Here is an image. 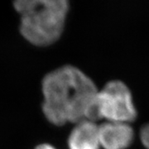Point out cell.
Instances as JSON below:
<instances>
[{"instance_id":"52a82bcc","label":"cell","mask_w":149,"mask_h":149,"mask_svg":"<svg viewBox=\"0 0 149 149\" xmlns=\"http://www.w3.org/2000/svg\"><path fill=\"white\" fill-rule=\"evenodd\" d=\"M35 149H56V148H54L52 145H51V144L42 143V144L38 145L37 147H36V148Z\"/></svg>"},{"instance_id":"7a4b0ae2","label":"cell","mask_w":149,"mask_h":149,"mask_svg":"<svg viewBox=\"0 0 149 149\" xmlns=\"http://www.w3.org/2000/svg\"><path fill=\"white\" fill-rule=\"evenodd\" d=\"M13 6L20 16V33L28 42L47 47L61 36L69 10L66 0H18Z\"/></svg>"},{"instance_id":"3957f363","label":"cell","mask_w":149,"mask_h":149,"mask_svg":"<svg viewBox=\"0 0 149 149\" xmlns=\"http://www.w3.org/2000/svg\"><path fill=\"white\" fill-rule=\"evenodd\" d=\"M137 112L133 104L131 93L121 81L109 82L98 91L87 120L105 118L108 122L127 123L135 119Z\"/></svg>"},{"instance_id":"277c9868","label":"cell","mask_w":149,"mask_h":149,"mask_svg":"<svg viewBox=\"0 0 149 149\" xmlns=\"http://www.w3.org/2000/svg\"><path fill=\"white\" fill-rule=\"evenodd\" d=\"M100 143L104 149H125L132 143L133 131L126 123L107 122L99 125Z\"/></svg>"},{"instance_id":"6da1fadb","label":"cell","mask_w":149,"mask_h":149,"mask_svg":"<svg viewBox=\"0 0 149 149\" xmlns=\"http://www.w3.org/2000/svg\"><path fill=\"white\" fill-rule=\"evenodd\" d=\"M42 91L43 114L57 126L87 119L98 93L91 78L72 65H64L46 74Z\"/></svg>"},{"instance_id":"8992f818","label":"cell","mask_w":149,"mask_h":149,"mask_svg":"<svg viewBox=\"0 0 149 149\" xmlns=\"http://www.w3.org/2000/svg\"><path fill=\"white\" fill-rule=\"evenodd\" d=\"M141 139H142V142H143L144 146L148 149H149V124L146 125L142 129Z\"/></svg>"},{"instance_id":"5b68a950","label":"cell","mask_w":149,"mask_h":149,"mask_svg":"<svg viewBox=\"0 0 149 149\" xmlns=\"http://www.w3.org/2000/svg\"><path fill=\"white\" fill-rule=\"evenodd\" d=\"M68 145L70 149H99V125L87 119L76 123L70 134Z\"/></svg>"}]
</instances>
